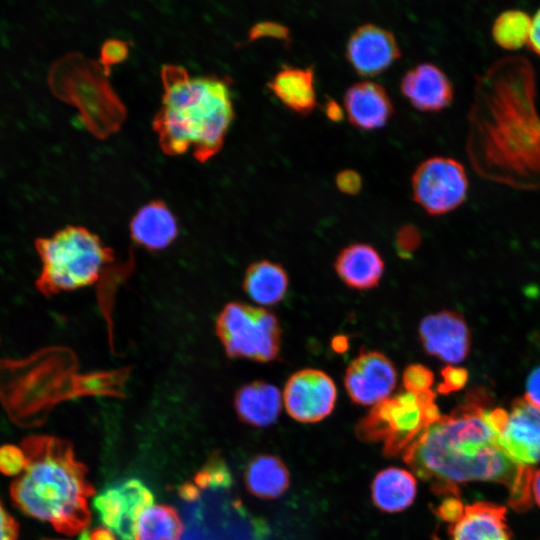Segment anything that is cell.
Masks as SVG:
<instances>
[{
    "label": "cell",
    "instance_id": "6da1fadb",
    "mask_svg": "<svg viewBox=\"0 0 540 540\" xmlns=\"http://www.w3.org/2000/svg\"><path fill=\"white\" fill-rule=\"evenodd\" d=\"M467 151L482 177L515 188H540V118L528 60L502 59L478 79Z\"/></svg>",
    "mask_w": 540,
    "mask_h": 540
},
{
    "label": "cell",
    "instance_id": "7a4b0ae2",
    "mask_svg": "<svg viewBox=\"0 0 540 540\" xmlns=\"http://www.w3.org/2000/svg\"><path fill=\"white\" fill-rule=\"evenodd\" d=\"M493 399L482 386L467 391L450 414L428 426L401 455L437 494L457 496L458 483L489 481L508 487L509 504L524 510L531 504V468L511 462L497 443L489 421Z\"/></svg>",
    "mask_w": 540,
    "mask_h": 540
},
{
    "label": "cell",
    "instance_id": "3957f363",
    "mask_svg": "<svg viewBox=\"0 0 540 540\" xmlns=\"http://www.w3.org/2000/svg\"><path fill=\"white\" fill-rule=\"evenodd\" d=\"M21 449L26 466L10 486L14 505L62 534L83 532L90 523L88 498L95 489L72 444L51 435H30L21 441Z\"/></svg>",
    "mask_w": 540,
    "mask_h": 540
},
{
    "label": "cell",
    "instance_id": "277c9868",
    "mask_svg": "<svg viewBox=\"0 0 540 540\" xmlns=\"http://www.w3.org/2000/svg\"><path fill=\"white\" fill-rule=\"evenodd\" d=\"M162 103L153 129L162 151L171 156L193 149L205 162L220 151L234 117L228 77H191L180 65L161 68Z\"/></svg>",
    "mask_w": 540,
    "mask_h": 540
},
{
    "label": "cell",
    "instance_id": "5b68a950",
    "mask_svg": "<svg viewBox=\"0 0 540 540\" xmlns=\"http://www.w3.org/2000/svg\"><path fill=\"white\" fill-rule=\"evenodd\" d=\"M70 368V354L61 348L1 359L0 402L9 418L21 427L43 423L53 405L69 395L65 384Z\"/></svg>",
    "mask_w": 540,
    "mask_h": 540
},
{
    "label": "cell",
    "instance_id": "8992f818",
    "mask_svg": "<svg viewBox=\"0 0 540 540\" xmlns=\"http://www.w3.org/2000/svg\"><path fill=\"white\" fill-rule=\"evenodd\" d=\"M35 247L42 262L36 287L45 296L93 285L114 260L113 251L83 226L69 225L38 238Z\"/></svg>",
    "mask_w": 540,
    "mask_h": 540
},
{
    "label": "cell",
    "instance_id": "52a82bcc",
    "mask_svg": "<svg viewBox=\"0 0 540 540\" xmlns=\"http://www.w3.org/2000/svg\"><path fill=\"white\" fill-rule=\"evenodd\" d=\"M106 77L101 65L79 53L56 60L47 77L53 95L77 107L83 124L99 138L118 130L126 114Z\"/></svg>",
    "mask_w": 540,
    "mask_h": 540
},
{
    "label": "cell",
    "instance_id": "ba28073f",
    "mask_svg": "<svg viewBox=\"0 0 540 540\" xmlns=\"http://www.w3.org/2000/svg\"><path fill=\"white\" fill-rule=\"evenodd\" d=\"M430 390L417 394L400 392L375 404L356 425L357 437L382 442L386 457L401 456L421 433L441 415Z\"/></svg>",
    "mask_w": 540,
    "mask_h": 540
},
{
    "label": "cell",
    "instance_id": "9c48e42d",
    "mask_svg": "<svg viewBox=\"0 0 540 540\" xmlns=\"http://www.w3.org/2000/svg\"><path fill=\"white\" fill-rule=\"evenodd\" d=\"M215 333L229 358L267 363L279 356L282 329L277 316L263 307L227 303L216 318Z\"/></svg>",
    "mask_w": 540,
    "mask_h": 540
},
{
    "label": "cell",
    "instance_id": "30bf717a",
    "mask_svg": "<svg viewBox=\"0 0 540 540\" xmlns=\"http://www.w3.org/2000/svg\"><path fill=\"white\" fill-rule=\"evenodd\" d=\"M412 190L414 201L427 213H448L466 199L468 179L464 166L449 157L428 158L414 171Z\"/></svg>",
    "mask_w": 540,
    "mask_h": 540
},
{
    "label": "cell",
    "instance_id": "8fae6325",
    "mask_svg": "<svg viewBox=\"0 0 540 540\" xmlns=\"http://www.w3.org/2000/svg\"><path fill=\"white\" fill-rule=\"evenodd\" d=\"M154 497L139 479L130 478L102 490L93 500L102 523L121 540H134L135 525Z\"/></svg>",
    "mask_w": 540,
    "mask_h": 540
},
{
    "label": "cell",
    "instance_id": "7c38bea8",
    "mask_svg": "<svg viewBox=\"0 0 540 540\" xmlns=\"http://www.w3.org/2000/svg\"><path fill=\"white\" fill-rule=\"evenodd\" d=\"M337 390L331 377L322 370L305 368L293 373L283 392L286 411L296 421L318 422L333 411Z\"/></svg>",
    "mask_w": 540,
    "mask_h": 540
},
{
    "label": "cell",
    "instance_id": "4fadbf2b",
    "mask_svg": "<svg viewBox=\"0 0 540 540\" xmlns=\"http://www.w3.org/2000/svg\"><path fill=\"white\" fill-rule=\"evenodd\" d=\"M397 382L393 362L379 351L362 350L348 365L344 386L359 405H375L389 396Z\"/></svg>",
    "mask_w": 540,
    "mask_h": 540
},
{
    "label": "cell",
    "instance_id": "5bb4252c",
    "mask_svg": "<svg viewBox=\"0 0 540 540\" xmlns=\"http://www.w3.org/2000/svg\"><path fill=\"white\" fill-rule=\"evenodd\" d=\"M497 443L515 465L531 468L540 462V409L523 396L511 406Z\"/></svg>",
    "mask_w": 540,
    "mask_h": 540
},
{
    "label": "cell",
    "instance_id": "9a60e30c",
    "mask_svg": "<svg viewBox=\"0 0 540 540\" xmlns=\"http://www.w3.org/2000/svg\"><path fill=\"white\" fill-rule=\"evenodd\" d=\"M419 337L427 354L451 365L464 361L470 352V330L458 311L445 309L425 316Z\"/></svg>",
    "mask_w": 540,
    "mask_h": 540
},
{
    "label": "cell",
    "instance_id": "2e32d148",
    "mask_svg": "<svg viewBox=\"0 0 540 540\" xmlns=\"http://www.w3.org/2000/svg\"><path fill=\"white\" fill-rule=\"evenodd\" d=\"M400 56L394 34L372 23L357 27L349 36L345 49L347 61L363 76L382 73Z\"/></svg>",
    "mask_w": 540,
    "mask_h": 540
},
{
    "label": "cell",
    "instance_id": "e0dca14e",
    "mask_svg": "<svg viewBox=\"0 0 540 540\" xmlns=\"http://www.w3.org/2000/svg\"><path fill=\"white\" fill-rule=\"evenodd\" d=\"M400 88L414 107L421 111H440L453 99L448 76L433 63H419L402 77Z\"/></svg>",
    "mask_w": 540,
    "mask_h": 540
},
{
    "label": "cell",
    "instance_id": "ac0fdd59",
    "mask_svg": "<svg viewBox=\"0 0 540 540\" xmlns=\"http://www.w3.org/2000/svg\"><path fill=\"white\" fill-rule=\"evenodd\" d=\"M344 107L351 124L362 130L380 128L394 112L384 87L373 81H359L344 93Z\"/></svg>",
    "mask_w": 540,
    "mask_h": 540
},
{
    "label": "cell",
    "instance_id": "d6986e66",
    "mask_svg": "<svg viewBox=\"0 0 540 540\" xmlns=\"http://www.w3.org/2000/svg\"><path fill=\"white\" fill-rule=\"evenodd\" d=\"M129 229L132 240L149 251L169 247L179 233L174 214L161 200H152L140 207L132 217Z\"/></svg>",
    "mask_w": 540,
    "mask_h": 540
},
{
    "label": "cell",
    "instance_id": "ffe728a7",
    "mask_svg": "<svg viewBox=\"0 0 540 540\" xmlns=\"http://www.w3.org/2000/svg\"><path fill=\"white\" fill-rule=\"evenodd\" d=\"M505 514V507L492 503L467 505L449 529L451 540H510Z\"/></svg>",
    "mask_w": 540,
    "mask_h": 540
},
{
    "label": "cell",
    "instance_id": "44dd1931",
    "mask_svg": "<svg viewBox=\"0 0 540 540\" xmlns=\"http://www.w3.org/2000/svg\"><path fill=\"white\" fill-rule=\"evenodd\" d=\"M334 268L339 278L350 288L368 290L379 284L384 272V261L371 245L354 243L340 251Z\"/></svg>",
    "mask_w": 540,
    "mask_h": 540
},
{
    "label": "cell",
    "instance_id": "7402d4cb",
    "mask_svg": "<svg viewBox=\"0 0 540 540\" xmlns=\"http://www.w3.org/2000/svg\"><path fill=\"white\" fill-rule=\"evenodd\" d=\"M234 407L242 422L255 427H266L273 424L281 412V393L271 383L253 381L237 390Z\"/></svg>",
    "mask_w": 540,
    "mask_h": 540
},
{
    "label": "cell",
    "instance_id": "603a6c76",
    "mask_svg": "<svg viewBox=\"0 0 540 540\" xmlns=\"http://www.w3.org/2000/svg\"><path fill=\"white\" fill-rule=\"evenodd\" d=\"M268 88L292 111L310 114L317 105L313 66L284 65L268 82Z\"/></svg>",
    "mask_w": 540,
    "mask_h": 540
},
{
    "label": "cell",
    "instance_id": "cb8c5ba5",
    "mask_svg": "<svg viewBox=\"0 0 540 540\" xmlns=\"http://www.w3.org/2000/svg\"><path fill=\"white\" fill-rule=\"evenodd\" d=\"M372 500L383 512H400L409 507L416 496L414 476L401 468L380 471L372 482Z\"/></svg>",
    "mask_w": 540,
    "mask_h": 540
},
{
    "label": "cell",
    "instance_id": "d4e9b609",
    "mask_svg": "<svg viewBox=\"0 0 540 540\" xmlns=\"http://www.w3.org/2000/svg\"><path fill=\"white\" fill-rule=\"evenodd\" d=\"M288 283V274L280 264L261 260L246 269L243 290L255 303L271 306L284 298Z\"/></svg>",
    "mask_w": 540,
    "mask_h": 540
},
{
    "label": "cell",
    "instance_id": "484cf974",
    "mask_svg": "<svg viewBox=\"0 0 540 540\" xmlns=\"http://www.w3.org/2000/svg\"><path fill=\"white\" fill-rule=\"evenodd\" d=\"M244 480L252 495L262 499H275L288 489L290 476L280 458L258 455L246 466Z\"/></svg>",
    "mask_w": 540,
    "mask_h": 540
},
{
    "label": "cell",
    "instance_id": "4316f807",
    "mask_svg": "<svg viewBox=\"0 0 540 540\" xmlns=\"http://www.w3.org/2000/svg\"><path fill=\"white\" fill-rule=\"evenodd\" d=\"M184 525L178 512L168 505L150 506L139 516L134 540H179Z\"/></svg>",
    "mask_w": 540,
    "mask_h": 540
},
{
    "label": "cell",
    "instance_id": "83f0119b",
    "mask_svg": "<svg viewBox=\"0 0 540 540\" xmlns=\"http://www.w3.org/2000/svg\"><path fill=\"white\" fill-rule=\"evenodd\" d=\"M532 18L521 10L502 12L494 21L492 36L505 50H516L528 43Z\"/></svg>",
    "mask_w": 540,
    "mask_h": 540
},
{
    "label": "cell",
    "instance_id": "f1b7e54d",
    "mask_svg": "<svg viewBox=\"0 0 540 540\" xmlns=\"http://www.w3.org/2000/svg\"><path fill=\"white\" fill-rule=\"evenodd\" d=\"M192 483L199 491L208 488H229L232 484V476L223 459L220 456H213L196 473Z\"/></svg>",
    "mask_w": 540,
    "mask_h": 540
},
{
    "label": "cell",
    "instance_id": "f546056e",
    "mask_svg": "<svg viewBox=\"0 0 540 540\" xmlns=\"http://www.w3.org/2000/svg\"><path fill=\"white\" fill-rule=\"evenodd\" d=\"M402 381L405 391L421 394L431 390L434 374L425 365L414 363L405 368Z\"/></svg>",
    "mask_w": 540,
    "mask_h": 540
},
{
    "label": "cell",
    "instance_id": "4dcf8cb0",
    "mask_svg": "<svg viewBox=\"0 0 540 540\" xmlns=\"http://www.w3.org/2000/svg\"><path fill=\"white\" fill-rule=\"evenodd\" d=\"M129 54V45L126 41L120 39L106 40L100 49L99 64L108 76L111 67L115 64L123 62Z\"/></svg>",
    "mask_w": 540,
    "mask_h": 540
},
{
    "label": "cell",
    "instance_id": "1f68e13d",
    "mask_svg": "<svg viewBox=\"0 0 540 540\" xmlns=\"http://www.w3.org/2000/svg\"><path fill=\"white\" fill-rule=\"evenodd\" d=\"M262 37L275 38L283 41L286 45L291 43L290 29L275 21H261L254 24L248 31L246 42H251Z\"/></svg>",
    "mask_w": 540,
    "mask_h": 540
},
{
    "label": "cell",
    "instance_id": "d6a6232c",
    "mask_svg": "<svg viewBox=\"0 0 540 540\" xmlns=\"http://www.w3.org/2000/svg\"><path fill=\"white\" fill-rule=\"evenodd\" d=\"M26 466V457L21 448L4 445L0 448V472L13 476L21 474Z\"/></svg>",
    "mask_w": 540,
    "mask_h": 540
},
{
    "label": "cell",
    "instance_id": "836d02e7",
    "mask_svg": "<svg viewBox=\"0 0 540 540\" xmlns=\"http://www.w3.org/2000/svg\"><path fill=\"white\" fill-rule=\"evenodd\" d=\"M440 374L442 381L438 385L437 391L444 395L463 389L469 378L468 371L465 368L453 365L444 367Z\"/></svg>",
    "mask_w": 540,
    "mask_h": 540
},
{
    "label": "cell",
    "instance_id": "e575fe53",
    "mask_svg": "<svg viewBox=\"0 0 540 540\" xmlns=\"http://www.w3.org/2000/svg\"><path fill=\"white\" fill-rule=\"evenodd\" d=\"M421 244V234L412 224L403 225L396 234V247L400 256L411 255Z\"/></svg>",
    "mask_w": 540,
    "mask_h": 540
},
{
    "label": "cell",
    "instance_id": "d590c367",
    "mask_svg": "<svg viewBox=\"0 0 540 540\" xmlns=\"http://www.w3.org/2000/svg\"><path fill=\"white\" fill-rule=\"evenodd\" d=\"M464 508L461 501L456 496H448L436 508V514L442 520L455 523L464 513Z\"/></svg>",
    "mask_w": 540,
    "mask_h": 540
},
{
    "label": "cell",
    "instance_id": "8d00e7d4",
    "mask_svg": "<svg viewBox=\"0 0 540 540\" xmlns=\"http://www.w3.org/2000/svg\"><path fill=\"white\" fill-rule=\"evenodd\" d=\"M336 185L338 189L346 194H357L362 187V178L360 174L353 169H344L336 176Z\"/></svg>",
    "mask_w": 540,
    "mask_h": 540
},
{
    "label": "cell",
    "instance_id": "74e56055",
    "mask_svg": "<svg viewBox=\"0 0 540 540\" xmlns=\"http://www.w3.org/2000/svg\"><path fill=\"white\" fill-rule=\"evenodd\" d=\"M19 533V524L7 512L0 501V540H16Z\"/></svg>",
    "mask_w": 540,
    "mask_h": 540
},
{
    "label": "cell",
    "instance_id": "f35d334b",
    "mask_svg": "<svg viewBox=\"0 0 540 540\" xmlns=\"http://www.w3.org/2000/svg\"><path fill=\"white\" fill-rule=\"evenodd\" d=\"M528 401L540 409V366L531 371L526 380V393Z\"/></svg>",
    "mask_w": 540,
    "mask_h": 540
},
{
    "label": "cell",
    "instance_id": "ab89813d",
    "mask_svg": "<svg viewBox=\"0 0 540 540\" xmlns=\"http://www.w3.org/2000/svg\"><path fill=\"white\" fill-rule=\"evenodd\" d=\"M528 47L540 57V9L532 18Z\"/></svg>",
    "mask_w": 540,
    "mask_h": 540
},
{
    "label": "cell",
    "instance_id": "60d3db41",
    "mask_svg": "<svg viewBox=\"0 0 540 540\" xmlns=\"http://www.w3.org/2000/svg\"><path fill=\"white\" fill-rule=\"evenodd\" d=\"M323 110L326 116L334 122H339L343 119L344 113L339 103L333 98L327 97L323 105Z\"/></svg>",
    "mask_w": 540,
    "mask_h": 540
},
{
    "label": "cell",
    "instance_id": "b9f144b4",
    "mask_svg": "<svg viewBox=\"0 0 540 540\" xmlns=\"http://www.w3.org/2000/svg\"><path fill=\"white\" fill-rule=\"evenodd\" d=\"M531 493L535 502L540 507V469L532 474Z\"/></svg>",
    "mask_w": 540,
    "mask_h": 540
},
{
    "label": "cell",
    "instance_id": "7bdbcfd3",
    "mask_svg": "<svg viewBox=\"0 0 540 540\" xmlns=\"http://www.w3.org/2000/svg\"><path fill=\"white\" fill-rule=\"evenodd\" d=\"M91 540H116L115 536L105 528H94L89 531Z\"/></svg>",
    "mask_w": 540,
    "mask_h": 540
},
{
    "label": "cell",
    "instance_id": "ee69618b",
    "mask_svg": "<svg viewBox=\"0 0 540 540\" xmlns=\"http://www.w3.org/2000/svg\"><path fill=\"white\" fill-rule=\"evenodd\" d=\"M332 346L337 352H343L348 347V341L344 336L335 337L332 341Z\"/></svg>",
    "mask_w": 540,
    "mask_h": 540
},
{
    "label": "cell",
    "instance_id": "f6af8a7d",
    "mask_svg": "<svg viewBox=\"0 0 540 540\" xmlns=\"http://www.w3.org/2000/svg\"><path fill=\"white\" fill-rule=\"evenodd\" d=\"M79 540H91L89 531L84 530V531L81 533V535H80V537H79Z\"/></svg>",
    "mask_w": 540,
    "mask_h": 540
},
{
    "label": "cell",
    "instance_id": "bcb514c9",
    "mask_svg": "<svg viewBox=\"0 0 540 540\" xmlns=\"http://www.w3.org/2000/svg\"><path fill=\"white\" fill-rule=\"evenodd\" d=\"M45 540H55V539H45Z\"/></svg>",
    "mask_w": 540,
    "mask_h": 540
}]
</instances>
